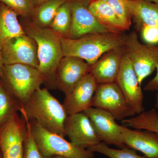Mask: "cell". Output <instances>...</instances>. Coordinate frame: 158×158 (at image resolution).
Returning a JSON list of instances; mask_svg holds the SVG:
<instances>
[{"mask_svg":"<svg viewBox=\"0 0 158 158\" xmlns=\"http://www.w3.org/2000/svg\"><path fill=\"white\" fill-rule=\"evenodd\" d=\"M126 35L107 32L88 34L77 39L59 37L63 57H77L91 65L108 51L124 47Z\"/></svg>","mask_w":158,"mask_h":158,"instance_id":"obj_1","label":"cell"},{"mask_svg":"<svg viewBox=\"0 0 158 158\" xmlns=\"http://www.w3.org/2000/svg\"><path fill=\"white\" fill-rule=\"evenodd\" d=\"M29 120H34L45 129L65 137L67 113L62 104L46 88H40L19 111Z\"/></svg>","mask_w":158,"mask_h":158,"instance_id":"obj_2","label":"cell"},{"mask_svg":"<svg viewBox=\"0 0 158 158\" xmlns=\"http://www.w3.org/2000/svg\"><path fill=\"white\" fill-rule=\"evenodd\" d=\"M25 33L37 44L38 70L45 82L52 83L56 87V71L63 57L60 37L50 28L42 27L35 24H30Z\"/></svg>","mask_w":158,"mask_h":158,"instance_id":"obj_3","label":"cell"},{"mask_svg":"<svg viewBox=\"0 0 158 158\" xmlns=\"http://www.w3.org/2000/svg\"><path fill=\"white\" fill-rule=\"evenodd\" d=\"M1 79L23 107L45 82L38 69L21 64L5 65L4 76Z\"/></svg>","mask_w":158,"mask_h":158,"instance_id":"obj_4","label":"cell"},{"mask_svg":"<svg viewBox=\"0 0 158 158\" xmlns=\"http://www.w3.org/2000/svg\"><path fill=\"white\" fill-rule=\"evenodd\" d=\"M33 138L43 155L68 158H94V152L65 140L64 137L43 128L34 120H29Z\"/></svg>","mask_w":158,"mask_h":158,"instance_id":"obj_5","label":"cell"},{"mask_svg":"<svg viewBox=\"0 0 158 158\" xmlns=\"http://www.w3.org/2000/svg\"><path fill=\"white\" fill-rule=\"evenodd\" d=\"M124 48L141 85L144 79L156 70L158 64V45L139 41L135 31L126 35Z\"/></svg>","mask_w":158,"mask_h":158,"instance_id":"obj_6","label":"cell"},{"mask_svg":"<svg viewBox=\"0 0 158 158\" xmlns=\"http://www.w3.org/2000/svg\"><path fill=\"white\" fill-rule=\"evenodd\" d=\"M91 107L104 110L117 120L122 121L136 115L116 82L98 84Z\"/></svg>","mask_w":158,"mask_h":158,"instance_id":"obj_7","label":"cell"},{"mask_svg":"<svg viewBox=\"0 0 158 158\" xmlns=\"http://www.w3.org/2000/svg\"><path fill=\"white\" fill-rule=\"evenodd\" d=\"M26 120L18 113L0 127V147L4 158H23Z\"/></svg>","mask_w":158,"mask_h":158,"instance_id":"obj_8","label":"cell"},{"mask_svg":"<svg viewBox=\"0 0 158 158\" xmlns=\"http://www.w3.org/2000/svg\"><path fill=\"white\" fill-rule=\"evenodd\" d=\"M5 65L24 64L38 69L37 44L26 34L10 40L1 50Z\"/></svg>","mask_w":158,"mask_h":158,"instance_id":"obj_9","label":"cell"},{"mask_svg":"<svg viewBox=\"0 0 158 158\" xmlns=\"http://www.w3.org/2000/svg\"><path fill=\"white\" fill-rule=\"evenodd\" d=\"M115 82L136 114L144 112V95L141 86L131 60L126 52Z\"/></svg>","mask_w":158,"mask_h":158,"instance_id":"obj_10","label":"cell"},{"mask_svg":"<svg viewBox=\"0 0 158 158\" xmlns=\"http://www.w3.org/2000/svg\"><path fill=\"white\" fill-rule=\"evenodd\" d=\"M91 0H71V28L68 38L77 39L94 33L110 32L98 22L88 9Z\"/></svg>","mask_w":158,"mask_h":158,"instance_id":"obj_11","label":"cell"},{"mask_svg":"<svg viewBox=\"0 0 158 158\" xmlns=\"http://www.w3.org/2000/svg\"><path fill=\"white\" fill-rule=\"evenodd\" d=\"M84 113L90 119L98 137L101 142L119 148L126 147L122 140L120 125L111 114L94 107L88 108Z\"/></svg>","mask_w":158,"mask_h":158,"instance_id":"obj_12","label":"cell"},{"mask_svg":"<svg viewBox=\"0 0 158 158\" xmlns=\"http://www.w3.org/2000/svg\"><path fill=\"white\" fill-rule=\"evenodd\" d=\"M64 128L70 142L81 148L88 149L101 142L84 112L68 115Z\"/></svg>","mask_w":158,"mask_h":158,"instance_id":"obj_13","label":"cell"},{"mask_svg":"<svg viewBox=\"0 0 158 158\" xmlns=\"http://www.w3.org/2000/svg\"><path fill=\"white\" fill-rule=\"evenodd\" d=\"M90 66L77 57H63L56 71V87L67 94L83 77L90 73Z\"/></svg>","mask_w":158,"mask_h":158,"instance_id":"obj_14","label":"cell"},{"mask_svg":"<svg viewBox=\"0 0 158 158\" xmlns=\"http://www.w3.org/2000/svg\"><path fill=\"white\" fill-rule=\"evenodd\" d=\"M98 85L91 74H87L83 77L65 95L62 105L67 115L84 112L91 107Z\"/></svg>","mask_w":158,"mask_h":158,"instance_id":"obj_15","label":"cell"},{"mask_svg":"<svg viewBox=\"0 0 158 158\" xmlns=\"http://www.w3.org/2000/svg\"><path fill=\"white\" fill-rule=\"evenodd\" d=\"M124 46L113 49L104 54L90 66V74L98 84L116 82L125 54Z\"/></svg>","mask_w":158,"mask_h":158,"instance_id":"obj_16","label":"cell"},{"mask_svg":"<svg viewBox=\"0 0 158 158\" xmlns=\"http://www.w3.org/2000/svg\"><path fill=\"white\" fill-rule=\"evenodd\" d=\"M122 140L127 146L149 158H158V134L146 130H132L120 125Z\"/></svg>","mask_w":158,"mask_h":158,"instance_id":"obj_17","label":"cell"},{"mask_svg":"<svg viewBox=\"0 0 158 158\" xmlns=\"http://www.w3.org/2000/svg\"><path fill=\"white\" fill-rule=\"evenodd\" d=\"M137 30L141 27L158 29V4L141 0H125Z\"/></svg>","mask_w":158,"mask_h":158,"instance_id":"obj_18","label":"cell"},{"mask_svg":"<svg viewBox=\"0 0 158 158\" xmlns=\"http://www.w3.org/2000/svg\"><path fill=\"white\" fill-rule=\"evenodd\" d=\"M88 9L98 22L110 32L122 33L127 31L112 7L105 0H91Z\"/></svg>","mask_w":158,"mask_h":158,"instance_id":"obj_19","label":"cell"},{"mask_svg":"<svg viewBox=\"0 0 158 158\" xmlns=\"http://www.w3.org/2000/svg\"><path fill=\"white\" fill-rule=\"evenodd\" d=\"M17 14L0 2V49L10 40L26 34L20 25Z\"/></svg>","mask_w":158,"mask_h":158,"instance_id":"obj_20","label":"cell"},{"mask_svg":"<svg viewBox=\"0 0 158 158\" xmlns=\"http://www.w3.org/2000/svg\"><path fill=\"white\" fill-rule=\"evenodd\" d=\"M23 108L0 78V127Z\"/></svg>","mask_w":158,"mask_h":158,"instance_id":"obj_21","label":"cell"},{"mask_svg":"<svg viewBox=\"0 0 158 158\" xmlns=\"http://www.w3.org/2000/svg\"><path fill=\"white\" fill-rule=\"evenodd\" d=\"M122 122L135 129L148 130L158 134V113L155 109L126 118Z\"/></svg>","mask_w":158,"mask_h":158,"instance_id":"obj_22","label":"cell"},{"mask_svg":"<svg viewBox=\"0 0 158 158\" xmlns=\"http://www.w3.org/2000/svg\"><path fill=\"white\" fill-rule=\"evenodd\" d=\"M71 25V7L70 2L67 0L58 10L50 27L60 37L68 38Z\"/></svg>","mask_w":158,"mask_h":158,"instance_id":"obj_23","label":"cell"},{"mask_svg":"<svg viewBox=\"0 0 158 158\" xmlns=\"http://www.w3.org/2000/svg\"><path fill=\"white\" fill-rule=\"evenodd\" d=\"M67 0H48L40 4L35 11V24L46 27L51 25L60 7Z\"/></svg>","mask_w":158,"mask_h":158,"instance_id":"obj_24","label":"cell"},{"mask_svg":"<svg viewBox=\"0 0 158 158\" xmlns=\"http://www.w3.org/2000/svg\"><path fill=\"white\" fill-rule=\"evenodd\" d=\"M92 152L102 154L109 158H149L146 156H141L136 153L135 150L125 147L119 149H114L108 146L104 142H101L88 148Z\"/></svg>","mask_w":158,"mask_h":158,"instance_id":"obj_25","label":"cell"},{"mask_svg":"<svg viewBox=\"0 0 158 158\" xmlns=\"http://www.w3.org/2000/svg\"><path fill=\"white\" fill-rule=\"evenodd\" d=\"M26 120L27 131L23 143V158H53L43 155L38 150L30 127V122L27 118L21 115Z\"/></svg>","mask_w":158,"mask_h":158,"instance_id":"obj_26","label":"cell"},{"mask_svg":"<svg viewBox=\"0 0 158 158\" xmlns=\"http://www.w3.org/2000/svg\"><path fill=\"white\" fill-rule=\"evenodd\" d=\"M17 15L23 16L30 15L35 10L34 0H0Z\"/></svg>","mask_w":158,"mask_h":158,"instance_id":"obj_27","label":"cell"},{"mask_svg":"<svg viewBox=\"0 0 158 158\" xmlns=\"http://www.w3.org/2000/svg\"><path fill=\"white\" fill-rule=\"evenodd\" d=\"M117 15L127 30L129 29L131 24L132 18L125 0H105Z\"/></svg>","mask_w":158,"mask_h":158,"instance_id":"obj_28","label":"cell"},{"mask_svg":"<svg viewBox=\"0 0 158 158\" xmlns=\"http://www.w3.org/2000/svg\"><path fill=\"white\" fill-rule=\"evenodd\" d=\"M156 74L155 76L150 80L144 86V90L146 91L158 92V64L157 65Z\"/></svg>","mask_w":158,"mask_h":158,"instance_id":"obj_29","label":"cell"},{"mask_svg":"<svg viewBox=\"0 0 158 158\" xmlns=\"http://www.w3.org/2000/svg\"><path fill=\"white\" fill-rule=\"evenodd\" d=\"M4 68H5V65L3 62L2 51L0 49V78L1 79L4 76Z\"/></svg>","mask_w":158,"mask_h":158,"instance_id":"obj_30","label":"cell"},{"mask_svg":"<svg viewBox=\"0 0 158 158\" xmlns=\"http://www.w3.org/2000/svg\"><path fill=\"white\" fill-rule=\"evenodd\" d=\"M34 1L36 6H39L40 4L48 0H34Z\"/></svg>","mask_w":158,"mask_h":158,"instance_id":"obj_31","label":"cell"},{"mask_svg":"<svg viewBox=\"0 0 158 158\" xmlns=\"http://www.w3.org/2000/svg\"><path fill=\"white\" fill-rule=\"evenodd\" d=\"M155 106L156 109H158V92H157L156 94Z\"/></svg>","mask_w":158,"mask_h":158,"instance_id":"obj_32","label":"cell"},{"mask_svg":"<svg viewBox=\"0 0 158 158\" xmlns=\"http://www.w3.org/2000/svg\"><path fill=\"white\" fill-rule=\"evenodd\" d=\"M141 1H145V2H148L158 4V0H141Z\"/></svg>","mask_w":158,"mask_h":158,"instance_id":"obj_33","label":"cell"},{"mask_svg":"<svg viewBox=\"0 0 158 158\" xmlns=\"http://www.w3.org/2000/svg\"><path fill=\"white\" fill-rule=\"evenodd\" d=\"M0 158H4L3 157L1 147H0Z\"/></svg>","mask_w":158,"mask_h":158,"instance_id":"obj_34","label":"cell"},{"mask_svg":"<svg viewBox=\"0 0 158 158\" xmlns=\"http://www.w3.org/2000/svg\"><path fill=\"white\" fill-rule=\"evenodd\" d=\"M53 158H68L65 157L61 156H53Z\"/></svg>","mask_w":158,"mask_h":158,"instance_id":"obj_35","label":"cell"}]
</instances>
